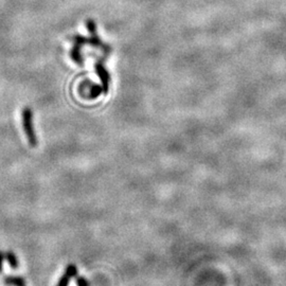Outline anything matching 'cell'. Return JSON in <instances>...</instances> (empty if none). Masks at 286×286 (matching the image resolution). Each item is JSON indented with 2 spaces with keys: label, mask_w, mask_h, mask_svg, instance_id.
Segmentation results:
<instances>
[{
  "label": "cell",
  "mask_w": 286,
  "mask_h": 286,
  "mask_svg": "<svg viewBox=\"0 0 286 286\" xmlns=\"http://www.w3.org/2000/svg\"><path fill=\"white\" fill-rule=\"evenodd\" d=\"M21 122H23V127L29 144H30V146H32V148H35V146L38 145V136H36L35 128L33 125V114L29 107H25L23 109Z\"/></svg>",
  "instance_id": "obj_1"
},
{
  "label": "cell",
  "mask_w": 286,
  "mask_h": 286,
  "mask_svg": "<svg viewBox=\"0 0 286 286\" xmlns=\"http://www.w3.org/2000/svg\"><path fill=\"white\" fill-rule=\"evenodd\" d=\"M79 275V269L75 264H68L65 268L63 276L60 280L57 281L56 286H69L70 282L73 278H77Z\"/></svg>",
  "instance_id": "obj_2"
},
{
  "label": "cell",
  "mask_w": 286,
  "mask_h": 286,
  "mask_svg": "<svg viewBox=\"0 0 286 286\" xmlns=\"http://www.w3.org/2000/svg\"><path fill=\"white\" fill-rule=\"evenodd\" d=\"M73 40H75V45H73V48L71 50V57L76 63H78L79 65H82L83 60H82V56H81L80 49H81V46L86 42V40L83 38V36H76Z\"/></svg>",
  "instance_id": "obj_3"
},
{
  "label": "cell",
  "mask_w": 286,
  "mask_h": 286,
  "mask_svg": "<svg viewBox=\"0 0 286 286\" xmlns=\"http://www.w3.org/2000/svg\"><path fill=\"white\" fill-rule=\"evenodd\" d=\"M3 283L6 286H26L25 279L17 276H6L3 279Z\"/></svg>",
  "instance_id": "obj_4"
},
{
  "label": "cell",
  "mask_w": 286,
  "mask_h": 286,
  "mask_svg": "<svg viewBox=\"0 0 286 286\" xmlns=\"http://www.w3.org/2000/svg\"><path fill=\"white\" fill-rule=\"evenodd\" d=\"M4 256H5L6 262L9 263V265L11 266L12 269H14V270L18 269L19 261H18V258L15 253H14L12 250H9L4 253Z\"/></svg>",
  "instance_id": "obj_5"
},
{
  "label": "cell",
  "mask_w": 286,
  "mask_h": 286,
  "mask_svg": "<svg viewBox=\"0 0 286 286\" xmlns=\"http://www.w3.org/2000/svg\"><path fill=\"white\" fill-rule=\"evenodd\" d=\"M77 285L78 286H90L89 281L84 277H77Z\"/></svg>",
  "instance_id": "obj_6"
},
{
  "label": "cell",
  "mask_w": 286,
  "mask_h": 286,
  "mask_svg": "<svg viewBox=\"0 0 286 286\" xmlns=\"http://www.w3.org/2000/svg\"><path fill=\"white\" fill-rule=\"evenodd\" d=\"M5 260V256H4V253L2 251H0V274L2 273V270H3V262Z\"/></svg>",
  "instance_id": "obj_7"
}]
</instances>
